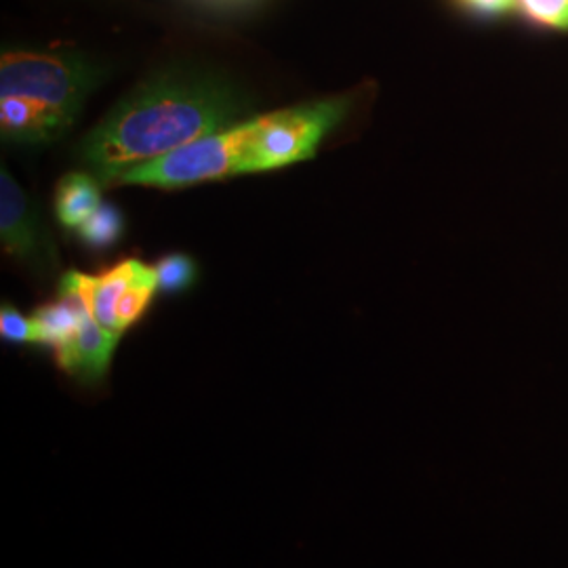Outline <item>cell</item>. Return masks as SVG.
<instances>
[{
  "label": "cell",
  "mask_w": 568,
  "mask_h": 568,
  "mask_svg": "<svg viewBox=\"0 0 568 568\" xmlns=\"http://www.w3.org/2000/svg\"><path fill=\"white\" fill-rule=\"evenodd\" d=\"M143 262L140 260H126L102 274H82V272H65L61 276L60 293L81 297L87 305V312L100 323V325L121 335L119 331V302L124 291L135 281L140 274Z\"/></svg>",
  "instance_id": "6"
},
{
  "label": "cell",
  "mask_w": 568,
  "mask_h": 568,
  "mask_svg": "<svg viewBox=\"0 0 568 568\" xmlns=\"http://www.w3.org/2000/svg\"><path fill=\"white\" fill-rule=\"evenodd\" d=\"M102 70L79 53L11 49L0 60V133L13 145H47L81 116Z\"/></svg>",
  "instance_id": "2"
},
{
  "label": "cell",
  "mask_w": 568,
  "mask_h": 568,
  "mask_svg": "<svg viewBox=\"0 0 568 568\" xmlns=\"http://www.w3.org/2000/svg\"><path fill=\"white\" fill-rule=\"evenodd\" d=\"M119 337L121 335L105 331L89 314L82 323L81 331L77 333V337L58 354V363L77 382L87 384V386L100 384L108 375Z\"/></svg>",
  "instance_id": "7"
},
{
  "label": "cell",
  "mask_w": 568,
  "mask_h": 568,
  "mask_svg": "<svg viewBox=\"0 0 568 568\" xmlns=\"http://www.w3.org/2000/svg\"><path fill=\"white\" fill-rule=\"evenodd\" d=\"M0 243L7 255L39 276L53 274L60 265L39 206L7 169L0 175Z\"/></svg>",
  "instance_id": "5"
},
{
  "label": "cell",
  "mask_w": 568,
  "mask_h": 568,
  "mask_svg": "<svg viewBox=\"0 0 568 568\" xmlns=\"http://www.w3.org/2000/svg\"><path fill=\"white\" fill-rule=\"evenodd\" d=\"M248 143L251 119L196 142L185 143L161 159L133 166L110 185H150L175 190L243 175L246 173Z\"/></svg>",
  "instance_id": "4"
},
{
  "label": "cell",
  "mask_w": 568,
  "mask_h": 568,
  "mask_svg": "<svg viewBox=\"0 0 568 568\" xmlns=\"http://www.w3.org/2000/svg\"><path fill=\"white\" fill-rule=\"evenodd\" d=\"M89 316L81 297L60 293L55 302L41 305L34 316V345H44L60 354L77 337L84 318Z\"/></svg>",
  "instance_id": "8"
},
{
  "label": "cell",
  "mask_w": 568,
  "mask_h": 568,
  "mask_svg": "<svg viewBox=\"0 0 568 568\" xmlns=\"http://www.w3.org/2000/svg\"><path fill=\"white\" fill-rule=\"evenodd\" d=\"M243 91L213 72L169 68L140 82L79 148L81 163L110 185L121 173L225 131L246 114Z\"/></svg>",
  "instance_id": "1"
},
{
  "label": "cell",
  "mask_w": 568,
  "mask_h": 568,
  "mask_svg": "<svg viewBox=\"0 0 568 568\" xmlns=\"http://www.w3.org/2000/svg\"><path fill=\"white\" fill-rule=\"evenodd\" d=\"M102 204V183L91 173H68L55 190V217L65 230H77Z\"/></svg>",
  "instance_id": "9"
},
{
  "label": "cell",
  "mask_w": 568,
  "mask_h": 568,
  "mask_svg": "<svg viewBox=\"0 0 568 568\" xmlns=\"http://www.w3.org/2000/svg\"><path fill=\"white\" fill-rule=\"evenodd\" d=\"M124 217L116 204L102 203L98 211L77 227V236L91 251H108L121 243Z\"/></svg>",
  "instance_id": "10"
},
{
  "label": "cell",
  "mask_w": 568,
  "mask_h": 568,
  "mask_svg": "<svg viewBox=\"0 0 568 568\" xmlns=\"http://www.w3.org/2000/svg\"><path fill=\"white\" fill-rule=\"evenodd\" d=\"M450 2L480 20H499L520 11L518 0H450Z\"/></svg>",
  "instance_id": "15"
},
{
  "label": "cell",
  "mask_w": 568,
  "mask_h": 568,
  "mask_svg": "<svg viewBox=\"0 0 568 568\" xmlns=\"http://www.w3.org/2000/svg\"><path fill=\"white\" fill-rule=\"evenodd\" d=\"M518 7L528 21L568 32V0H518Z\"/></svg>",
  "instance_id": "13"
},
{
  "label": "cell",
  "mask_w": 568,
  "mask_h": 568,
  "mask_svg": "<svg viewBox=\"0 0 568 568\" xmlns=\"http://www.w3.org/2000/svg\"><path fill=\"white\" fill-rule=\"evenodd\" d=\"M159 291L156 284V270L143 264L135 281L124 291L119 302V331L124 333L131 325H135L142 318L145 307L152 302L154 293Z\"/></svg>",
  "instance_id": "11"
},
{
  "label": "cell",
  "mask_w": 568,
  "mask_h": 568,
  "mask_svg": "<svg viewBox=\"0 0 568 568\" xmlns=\"http://www.w3.org/2000/svg\"><path fill=\"white\" fill-rule=\"evenodd\" d=\"M156 284L163 295H180L196 281V264L183 253L164 255L156 264Z\"/></svg>",
  "instance_id": "12"
},
{
  "label": "cell",
  "mask_w": 568,
  "mask_h": 568,
  "mask_svg": "<svg viewBox=\"0 0 568 568\" xmlns=\"http://www.w3.org/2000/svg\"><path fill=\"white\" fill-rule=\"evenodd\" d=\"M349 105L347 98H328L251 119L246 173L312 159L326 135L344 122Z\"/></svg>",
  "instance_id": "3"
},
{
  "label": "cell",
  "mask_w": 568,
  "mask_h": 568,
  "mask_svg": "<svg viewBox=\"0 0 568 568\" xmlns=\"http://www.w3.org/2000/svg\"><path fill=\"white\" fill-rule=\"evenodd\" d=\"M0 335L7 344H34V323L26 314H21L18 307L4 304L0 310Z\"/></svg>",
  "instance_id": "14"
}]
</instances>
